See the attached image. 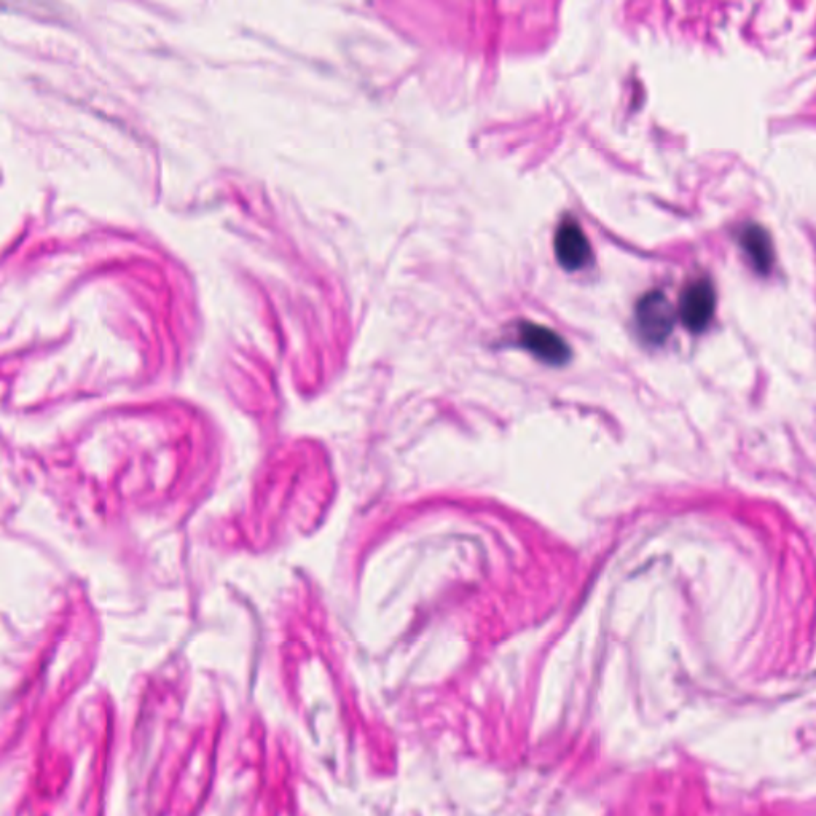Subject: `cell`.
Wrapping results in <instances>:
<instances>
[{
    "instance_id": "obj_5",
    "label": "cell",
    "mask_w": 816,
    "mask_h": 816,
    "mask_svg": "<svg viewBox=\"0 0 816 816\" xmlns=\"http://www.w3.org/2000/svg\"><path fill=\"white\" fill-rule=\"evenodd\" d=\"M738 243L754 270L767 275L773 265V246L769 233L758 224H748L738 232Z\"/></svg>"
},
{
    "instance_id": "obj_4",
    "label": "cell",
    "mask_w": 816,
    "mask_h": 816,
    "mask_svg": "<svg viewBox=\"0 0 816 816\" xmlns=\"http://www.w3.org/2000/svg\"><path fill=\"white\" fill-rule=\"evenodd\" d=\"M555 257L566 271H577L589 265L592 248L584 228L574 217H565L557 227L554 238Z\"/></svg>"
},
{
    "instance_id": "obj_3",
    "label": "cell",
    "mask_w": 816,
    "mask_h": 816,
    "mask_svg": "<svg viewBox=\"0 0 816 816\" xmlns=\"http://www.w3.org/2000/svg\"><path fill=\"white\" fill-rule=\"evenodd\" d=\"M517 337L518 345L530 351L544 364L561 367L571 359V348L565 338L549 327L534 322H520Z\"/></svg>"
},
{
    "instance_id": "obj_1",
    "label": "cell",
    "mask_w": 816,
    "mask_h": 816,
    "mask_svg": "<svg viewBox=\"0 0 816 816\" xmlns=\"http://www.w3.org/2000/svg\"><path fill=\"white\" fill-rule=\"evenodd\" d=\"M635 318L644 342L660 345L670 337L675 326L676 310L665 292L649 291L636 303Z\"/></svg>"
},
{
    "instance_id": "obj_2",
    "label": "cell",
    "mask_w": 816,
    "mask_h": 816,
    "mask_svg": "<svg viewBox=\"0 0 816 816\" xmlns=\"http://www.w3.org/2000/svg\"><path fill=\"white\" fill-rule=\"evenodd\" d=\"M716 310V291L707 276L692 279L679 297L678 314L686 329L700 334L710 326Z\"/></svg>"
}]
</instances>
